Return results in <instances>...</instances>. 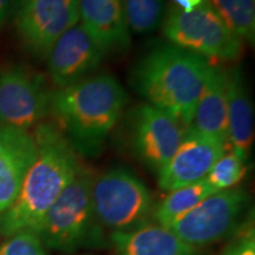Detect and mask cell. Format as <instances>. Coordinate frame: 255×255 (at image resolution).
Listing matches in <instances>:
<instances>
[{"mask_svg": "<svg viewBox=\"0 0 255 255\" xmlns=\"http://www.w3.org/2000/svg\"><path fill=\"white\" fill-rule=\"evenodd\" d=\"M186 129L170 115L148 103L136 107L129 116L132 150L145 167L157 174L176 152Z\"/></svg>", "mask_w": 255, "mask_h": 255, "instance_id": "30bf717a", "label": "cell"}, {"mask_svg": "<svg viewBox=\"0 0 255 255\" xmlns=\"http://www.w3.org/2000/svg\"><path fill=\"white\" fill-rule=\"evenodd\" d=\"M226 148V143L188 127L176 152L158 171V186L171 191L203 180Z\"/></svg>", "mask_w": 255, "mask_h": 255, "instance_id": "7c38bea8", "label": "cell"}, {"mask_svg": "<svg viewBox=\"0 0 255 255\" xmlns=\"http://www.w3.org/2000/svg\"><path fill=\"white\" fill-rule=\"evenodd\" d=\"M50 90L45 78L23 65L0 66V124L28 130L50 114Z\"/></svg>", "mask_w": 255, "mask_h": 255, "instance_id": "ba28073f", "label": "cell"}, {"mask_svg": "<svg viewBox=\"0 0 255 255\" xmlns=\"http://www.w3.org/2000/svg\"><path fill=\"white\" fill-rule=\"evenodd\" d=\"M248 201L247 191L241 188L216 191L167 228L189 246L201 250L237 232Z\"/></svg>", "mask_w": 255, "mask_h": 255, "instance_id": "52a82bcc", "label": "cell"}, {"mask_svg": "<svg viewBox=\"0 0 255 255\" xmlns=\"http://www.w3.org/2000/svg\"><path fill=\"white\" fill-rule=\"evenodd\" d=\"M247 174L246 161L235 152H228L220 157L210 169L206 180L216 191L234 188Z\"/></svg>", "mask_w": 255, "mask_h": 255, "instance_id": "44dd1931", "label": "cell"}, {"mask_svg": "<svg viewBox=\"0 0 255 255\" xmlns=\"http://www.w3.org/2000/svg\"><path fill=\"white\" fill-rule=\"evenodd\" d=\"M130 31L138 34L154 32L163 24L165 0H122Z\"/></svg>", "mask_w": 255, "mask_h": 255, "instance_id": "ffe728a7", "label": "cell"}, {"mask_svg": "<svg viewBox=\"0 0 255 255\" xmlns=\"http://www.w3.org/2000/svg\"><path fill=\"white\" fill-rule=\"evenodd\" d=\"M220 255H255V227L253 215L242 221L229 244Z\"/></svg>", "mask_w": 255, "mask_h": 255, "instance_id": "603a6c76", "label": "cell"}, {"mask_svg": "<svg viewBox=\"0 0 255 255\" xmlns=\"http://www.w3.org/2000/svg\"><path fill=\"white\" fill-rule=\"evenodd\" d=\"M227 71L213 64L190 128L227 144Z\"/></svg>", "mask_w": 255, "mask_h": 255, "instance_id": "2e32d148", "label": "cell"}, {"mask_svg": "<svg viewBox=\"0 0 255 255\" xmlns=\"http://www.w3.org/2000/svg\"><path fill=\"white\" fill-rule=\"evenodd\" d=\"M0 255H47L46 247L37 233L21 231L0 245Z\"/></svg>", "mask_w": 255, "mask_h": 255, "instance_id": "7402d4cb", "label": "cell"}, {"mask_svg": "<svg viewBox=\"0 0 255 255\" xmlns=\"http://www.w3.org/2000/svg\"><path fill=\"white\" fill-rule=\"evenodd\" d=\"M94 178L91 171L82 165L57 197L34 232L44 246L72 253L102 244V226L95 215L91 199Z\"/></svg>", "mask_w": 255, "mask_h": 255, "instance_id": "277c9868", "label": "cell"}, {"mask_svg": "<svg viewBox=\"0 0 255 255\" xmlns=\"http://www.w3.org/2000/svg\"><path fill=\"white\" fill-rule=\"evenodd\" d=\"M213 64L173 44L149 50L130 73L131 87L148 104L190 127Z\"/></svg>", "mask_w": 255, "mask_h": 255, "instance_id": "3957f363", "label": "cell"}, {"mask_svg": "<svg viewBox=\"0 0 255 255\" xmlns=\"http://www.w3.org/2000/svg\"><path fill=\"white\" fill-rule=\"evenodd\" d=\"M214 193H216V190L210 186L206 178L169 191L168 195L152 212L155 222L167 227Z\"/></svg>", "mask_w": 255, "mask_h": 255, "instance_id": "ac0fdd59", "label": "cell"}, {"mask_svg": "<svg viewBox=\"0 0 255 255\" xmlns=\"http://www.w3.org/2000/svg\"><path fill=\"white\" fill-rule=\"evenodd\" d=\"M13 12L19 37L38 57L79 21L78 0H17Z\"/></svg>", "mask_w": 255, "mask_h": 255, "instance_id": "9c48e42d", "label": "cell"}, {"mask_svg": "<svg viewBox=\"0 0 255 255\" xmlns=\"http://www.w3.org/2000/svg\"><path fill=\"white\" fill-rule=\"evenodd\" d=\"M37 157L17 199L0 214V235L36 232L47 210L82 168L78 154L55 123L41 122L33 132Z\"/></svg>", "mask_w": 255, "mask_h": 255, "instance_id": "6da1fadb", "label": "cell"}, {"mask_svg": "<svg viewBox=\"0 0 255 255\" xmlns=\"http://www.w3.org/2000/svg\"><path fill=\"white\" fill-rule=\"evenodd\" d=\"M208 4L242 41L254 44L255 0H209Z\"/></svg>", "mask_w": 255, "mask_h": 255, "instance_id": "d6986e66", "label": "cell"}, {"mask_svg": "<svg viewBox=\"0 0 255 255\" xmlns=\"http://www.w3.org/2000/svg\"><path fill=\"white\" fill-rule=\"evenodd\" d=\"M117 255H200L201 250L191 247L175 233L158 223H145L131 231L113 232Z\"/></svg>", "mask_w": 255, "mask_h": 255, "instance_id": "9a60e30c", "label": "cell"}, {"mask_svg": "<svg viewBox=\"0 0 255 255\" xmlns=\"http://www.w3.org/2000/svg\"><path fill=\"white\" fill-rule=\"evenodd\" d=\"M104 56L102 47L78 21L64 32L47 53L51 81L58 89L77 84L97 71Z\"/></svg>", "mask_w": 255, "mask_h": 255, "instance_id": "8fae6325", "label": "cell"}, {"mask_svg": "<svg viewBox=\"0 0 255 255\" xmlns=\"http://www.w3.org/2000/svg\"><path fill=\"white\" fill-rule=\"evenodd\" d=\"M81 24L107 53H121L131 43L122 0H78Z\"/></svg>", "mask_w": 255, "mask_h": 255, "instance_id": "5bb4252c", "label": "cell"}, {"mask_svg": "<svg viewBox=\"0 0 255 255\" xmlns=\"http://www.w3.org/2000/svg\"><path fill=\"white\" fill-rule=\"evenodd\" d=\"M127 92L114 76H91L52 94L50 114L77 154L97 156L119 123Z\"/></svg>", "mask_w": 255, "mask_h": 255, "instance_id": "7a4b0ae2", "label": "cell"}, {"mask_svg": "<svg viewBox=\"0 0 255 255\" xmlns=\"http://www.w3.org/2000/svg\"><path fill=\"white\" fill-rule=\"evenodd\" d=\"M228 142L232 151L247 161L254 141V111L239 68L227 71Z\"/></svg>", "mask_w": 255, "mask_h": 255, "instance_id": "e0dca14e", "label": "cell"}, {"mask_svg": "<svg viewBox=\"0 0 255 255\" xmlns=\"http://www.w3.org/2000/svg\"><path fill=\"white\" fill-rule=\"evenodd\" d=\"M37 157V143L28 130L0 124V214L17 199Z\"/></svg>", "mask_w": 255, "mask_h": 255, "instance_id": "4fadbf2b", "label": "cell"}, {"mask_svg": "<svg viewBox=\"0 0 255 255\" xmlns=\"http://www.w3.org/2000/svg\"><path fill=\"white\" fill-rule=\"evenodd\" d=\"M17 0H0V30L4 26L8 15L13 12Z\"/></svg>", "mask_w": 255, "mask_h": 255, "instance_id": "cb8c5ba5", "label": "cell"}, {"mask_svg": "<svg viewBox=\"0 0 255 255\" xmlns=\"http://www.w3.org/2000/svg\"><path fill=\"white\" fill-rule=\"evenodd\" d=\"M162 25L169 43L209 63L233 62L242 53V39L226 26L208 1L190 12L173 6Z\"/></svg>", "mask_w": 255, "mask_h": 255, "instance_id": "5b68a950", "label": "cell"}, {"mask_svg": "<svg viewBox=\"0 0 255 255\" xmlns=\"http://www.w3.org/2000/svg\"><path fill=\"white\" fill-rule=\"evenodd\" d=\"M91 199L100 225L113 232L141 227L154 212L150 190L124 168H113L94 178Z\"/></svg>", "mask_w": 255, "mask_h": 255, "instance_id": "8992f818", "label": "cell"}, {"mask_svg": "<svg viewBox=\"0 0 255 255\" xmlns=\"http://www.w3.org/2000/svg\"><path fill=\"white\" fill-rule=\"evenodd\" d=\"M176 7L182 9L183 12H190L197 6L203 4L207 0H173Z\"/></svg>", "mask_w": 255, "mask_h": 255, "instance_id": "d4e9b609", "label": "cell"}]
</instances>
